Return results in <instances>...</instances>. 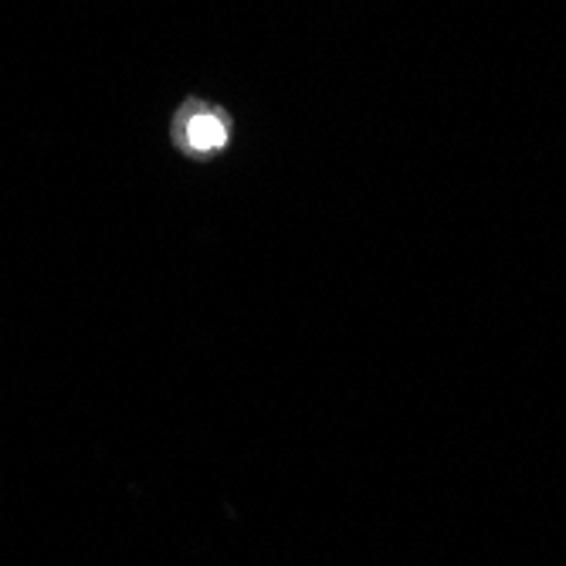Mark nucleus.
Returning a JSON list of instances; mask_svg holds the SVG:
<instances>
[{"instance_id": "nucleus-1", "label": "nucleus", "mask_w": 566, "mask_h": 566, "mask_svg": "<svg viewBox=\"0 0 566 566\" xmlns=\"http://www.w3.org/2000/svg\"><path fill=\"white\" fill-rule=\"evenodd\" d=\"M228 139L224 133V123H218L214 116H193L187 123V143L193 149H203V153H211V149H221Z\"/></svg>"}]
</instances>
